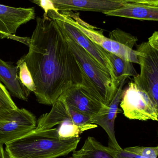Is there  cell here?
I'll list each match as a JSON object with an SVG mask.
<instances>
[{"label":"cell","mask_w":158,"mask_h":158,"mask_svg":"<svg viewBox=\"0 0 158 158\" xmlns=\"http://www.w3.org/2000/svg\"><path fill=\"white\" fill-rule=\"evenodd\" d=\"M29 51L22 56L36 86L38 103L52 106L68 89L83 86L98 100L102 96L83 70L56 22L45 14L37 17L29 40Z\"/></svg>","instance_id":"cell-1"},{"label":"cell","mask_w":158,"mask_h":158,"mask_svg":"<svg viewBox=\"0 0 158 158\" xmlns=\"http://www.w3.org/2000/svg\"><path fill=\"white\" fill-rule=\"evenodd\" d=\"M80 137L59 139L55 128L32 131L6 144L8 158H57L76 150Z\"/></svg>","instance_id":"cell-2"},{"label":"cell","mask_w":158,"mask_h":158,"mask_svg":"<svg viewBox=\"0 0 158 158\" xmlns=\"http://www.w3.org/2000/svg\"><path fill=\"white\" fill-rule=\"evenodd\" d=\"M97 127L91 123V118L72 109L61 96L52 105L48 113L38 119L34 131L55 128L58 138L68 139L79 137L83 132Z\"/></svg>","instance_id":"cell-3"},{"label":"cell","mask_w":158,"mask_h":158,"mask_svg":"<svg viewBox=\"0 0 158 158\" xmlns=\"http://www.w3.org/2000/svg\"><path fill=\"white\" fill-rule=\"evenodd\" d=\"M61 30L70 51L78 59L85 75L103 97L105 105L108 106L116 95L118 85L113 81L109 72L105 69L70 36Z\"/></svg>","instance_id":"cell-4"},{"label":"cell","mask_w":158,"mask_h":158,"mask_svg":"<svg viewBox=\"0 0 158 158\" xmlns=\"http://www.w3.org/2000/svg\"><path fill=\"white\" fill-rule=\"evenodd\" d=\"M119 105L124 116L130 119L158 120V103L133 81L122 91Z\"/></svg>","instance_id":"cell-5"},{"label":"cell","mask_w":158,"mask_h":158,"mask_svg":"<svg viewBox=\"0 0 158 158\" xmlns=\"http://www.w3.org/2000/svg\"><path fill=\"white\" fill-rule=\"evenodd\" d=\"M65 20L79 30L83 34L96 44L101 46L105 51L112 53L133 63L139 64L136 51L105 37L102 30L84 21L80 17L79 13L67 11L59 13Z\"/></svg>","instance_id":"cell-6"},{"label":"cell","mask_w":158,"mask_h":158,"mask_svg":"<svg viewBox=\"0 0 158 158\" xmlns=\"http://www.w3.org/2000/svg\"><path fill=\"white\" fill-rule=\"evenodd\" d=\"M135 51L141 70L140 74L133 77V81L158 103V49L147 41L137 45Z\"/></svg>","instance_id":"cell-7"},{"label":"cell","mask_w":158,"mask_h":158,"mask_svg":"<svg viewBox=\"0 0 158 158\" xmlns=\"http://www.w3.org/2000/svg\"><path fill=\"white\" fill-rule=\"evenodd\" d=\"M41 7L45 13L49 10L59 13L82 11L104 13L131 3L124 0H29Z\"/></svg>","instance_id":"cell-8"},{"label":"cell","mask_w":158,"mask_h":158,"mask_svg":"<svg viewBox=\"0 0 158 158\" xmlns=\"http://www.w3.org/2000/svg\"><path fill=\"white\" fill-rule=\"evenodd\" d=\"M45 14L48 17L54 19L61 30L70 36L105 69L109 72L113 81L118 85L115 78L112 64L106 54L105 49L91 40L76 27L65 20L59 12L55 10H49Z\"/></svg>","instance_id":"cell-9"},{"label":"cell","mask_w":158,"mask_h":158,"mask_svg":"<svg viewBox=\"0 0 158 158\" xmlns=\"http://www.w3.org/2000/svg\"><path fill=\"white\" fill-rule=\"evenodd\" d=\"M34 7H16L0 4V38L19 41L28 45L29 38L15 34L21 25L35 18Z\"/></svg>","instance_id":"cell-10"},{"label":"cell","mask_w":158,"mask_h":158,"mask_svg":"<svg viewBox=\"0 0 158 158\" xmlns=\"http://www.w3.org/2000/svg\"><path fill=\"white\" fill-rule=\"evenodd\" d=\"M34 115L26 109H19L13 119L0 123V144L8 143L33 131L37 125Z\"/></svg>","instance_id":"cell-11"},{"label":"cell","mask_w":158,"mask_h":158,"mask_svg":"<svg viewBox=\"0 0 158 158\" xmlns=\"http://www.w3.org/2000/svg\"><path fill=\"white\" fill-rule=\"evenodd\" d=\"M125 80L122 81L116 95L108 106L102 108L98 114L91 118V123L101 126L107 134L109 139V147L117 150H121L115 135V122L119 112L118 106L121 100L122 88Z\"/></svg>","instance_id":"cell-12"},{"label":"cell","mask_w":158,"mask_h":158,"mask_svg":"<svg viewBox=\"0 0 158 158\" xmlns=\"http://www.w3.org/2000/svg\"><path fill=\"white\" fill-rule=\"evenodd\" d=\"M61 96L72 109L91 118L106 106L91 95L84 86L72 87Z\"/></svg>","instance_id":"cell-13"},{"label":"cell","mask_w":158,"mask_h":158,"mask_svg":"<svg viewBox=\"0 0 158 158\" xmlns=\"http://www.w3.org/2000/svg\"><path fill=\"white\" fill-rule=\"evenodd\" d=\"M107 15L142 20H158V6L142 3L127 4L103 13Z\"/></svg>","instance_id":"cell-14"},{"label":"cell","mask_w":158,"mask_h":158,"mask_svg":"<svg viewBox=\"0 0 158 158\" xmlns=\"http://www.w3.org/2000/svg\"><path fill=\"white\" fill-rule=\"evenodd\" d=\"M17 67L0 58V81L12 96L19 99L27 101L29 93L19 81Z\"/></svg>","instance_id":"cell-15"},{"label":"cell","mask_w":158,"mask_h":158,"mask_svg":"<svg viewBox=\"0 0 158 158\" xmlns=\"http://www.w3.org/2000/svg\"><path fill=\"white\" fill-rule=\"evenodd\" d=\"M116 149L105 146L92 136L85 140L79 150H75L71 158H117Z\"/></svg>","instance_id":"cell-16"},{"label":"cell","mask_w":158,"mask_h":158,"mask_svg":"<svg viewBox=\"0 0 158 158\" xmlns=\"http://www.w3.org/2000/svg\"><path fill=\"white\" fill-rule=\"evenodd\" d=\"M105 52L112 64L118 85H120L122 80L138 75L134 67L133 63L121 58L116 55L105 50Z\"/></svg>","instance_id":"cell-17"},{"label":"cell","mask_w":158,"mask_h":158,"mask_svg":"<svg viewBox=\"0 0 158 158\" xmlns=\"http://www.w3.org/2000/svg\"><path fill=\"white\" fill-rule=\"evenodd\" d=\"M19 109L9 92L0 81V123L8 122L13 119Z\"/></svg>","instance_id":"cell-18"},{"label":"cell","mask_w":158,"mask_h":158,"mask_svg":"<svg viewBox=\"0 0 158 158\" xmlns=\"http://www.w3.org/2000/svg\"><path fill=\"white\" fill-rule=\"evenodd\" d=\"M19 79L23 87L29 92H35L36 86L31 73L22 57L17 62Z\"/></svg>","instance_id":"cell-19"},{"label":"cell","mask_w":158,"mask_h":158,"mask_svg":"<svg viewBox=\"0 0 158 158\" xmlns=\"http://www.w3.org/2000/svg\"><path fill=\"white\" fill-rule=\"evenodd\" d=\"M109 38L131 49H133L138 41L135 36L119 29H116L109 32Z\"/></svg>","instance_id":"cell-20"},{"label":"cell","mask_w":158,"mask_h":158,"mask_svg":"<svg viewBox=\"0 0 158 158\" xmlns=\"http://www.w3.org/2000/svg\"><path fill=\"white\" fill-rule=\"evenodd\" d=\"M124 149L129 152L148 158H157L158 156V146L156 147L136 146L126 148Z\"/></svg>","instance_id":"cell-21"},{"label":"cell","mask_w":158,"mask_h":158,"mask_svg":"<svg viewBox=\"0 0 158 158\" xmlns=\"http://www.w3.org/2000/svg\"><path fill=\"white\" fill-rule=\"evenodd\" d=\"M116 152L117 158H148L129 152L122 148L121 150H116Z\"/></svg>","instance_id":"cell-22"},{"label":"cell","mask_w":158,"mask_h":158,"mask_svg":"<svg viewBox=\"0 0 158 158\" xmlns=\"http://www.w3.org/2000/svg\"><path fill=\"white\" fill-rule=\"evenodd\" d=\"M148 42L155 49H158V31H156L148 39Z\"/></svg>","instance_id":"cell-23"},{"label":"cell","mask_w":158,"mask_h":158,"mask_svg":"<svg viewBox=\"0 0 158 158\" xmlns=\"http://www.w3.org/2000/svg\"><path fill=\"white\" fill-rule=\"evenodd\" d=\"M131 3L146 4L158 6V0H124Z\"/></svg>","instance_id":"cell-24"},{"label":"cell","mask_w":158,"mask_h":158,"mask_svg":"<svg viewBox=\"0 0 158 158\" xmlns=\"http://www.w3.org/2000/svg\"><path fill=\"white\" fill-rule=\"evenodd\" d=\"M2 145L0 144V158H6Z\"/></svg>","instance_id":"cell-25"}]
</instances>
